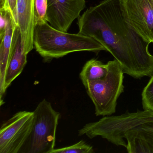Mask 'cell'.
Segmentation results:
<instances>
[{
	"label": "cell",
	"mask_w": 153,
	"mask_h": 153,
	"mask_svg": "<svg viewBox=\"0 0 153 153\" xmlns=\"http://www.w3.org/2000/svg\"><path fill=\"white\" fill-rule=\"evenodd\" d=\"M79 33L102 45L117 60L123 72L135 79L153 75L149 43L125 20L119 0H103L78 18Z\"/></svg>",
	"instance_id": "cell-1"
},
{
	"label": "cell",
	"mask_w": 153,
	"mask_h": 153,
	"mask_svg": "<svg viewBox=\"0 0 153 153\" xmlns=\"http://www.w3.org/2000/svg\"><path fill=\"white\" fill-rule=\"evenodd\" d=\"M33 42L36 51L46 61L76 52L97 53L106 51L102 45L92 37L79 33L71 34L60 31L48 23L36 25Z\"/></svg>",
	"instance_id": "cell-2"
},
{
	"label": "cell",
	"mask_w": 153,
	"mask_h": 153,
	"mask_svg": "<svg viewBox=\"0 0 153 153\" xmlns=\"http://www.w3.org/2000/svg\"><path fill=\"white\" fill-rule=\"evenodd\" d=\"M104 78L88 82L85 87L95 107L96 116H111L116 112L117 101L124 92V72L120 62L114 59L107 63Z\"/></svg>",
	"instance_id": "cell-3"
},
{
	"label": "cell",
	"mask_w": 153,
	"mask_h": 153,
	"mask_svg": "<svg viewBox=\"0 0 153 153\" xmlns=\"http://www.w3.org/2000/svg\"><path fill=\"white\" fill-rule=\"evenodd\" d=\"M32 131L19 153H51L54 149L60 113L45 99L33 111Z\"/></svg>",
	"instance_id": "cell-4"
},
{
	"label": "cell",
	"mask_w": 153,
	"mask_h": 153,
	"mask_svg": "<svg viewBox=\"0 0 153 153\" xmlns=\"http://www.w3.org/2000/svg\"><path fill=\"white\" fill-rule=\"evenodd\" d=\"M33 111H20L4 122L0 130V153H19L32 131Z\"/></svg>",
	"instance_id": "cell-5"
},
{
	"label": "cell",
	"mask_w": 153,
	"mask_h": 153,
	"mask_svg": "<svg viewBox=\"0 0 153 153\" xmlns=\"http://www.w3.org/2000/svg\"><path fill=\"white\" fill-rule=\"evenodd\" d=\"M127 23L145 41L153 43V7L151 0H119Z\"/></svg>",
	"instance_id": "cell-6"
},
{
	"label": "cell",
	"mask_w": 153,
	"mask_h": 153,
	"mask_svg": "<svg viewBox=\"0 0 153 153\" xmlns=\"http://www.w3.org/2000/svg\"><path fill=\"white\" fill-rule=\"evenodd\" d=\"M85 3V0H48V22L58 30L68 32L80 16Z\"/></svg>",
	"instance_id": "cell-7"
},
{
	"label": "cell",
	"mask_w": 153,
	"mask_h": 153,
	"mask_svg": "<svg viewBox=\"0 0 153 153\" xmlns=\"http://www.w3.org/2000/svg\"><path fill=\"white\" fill-rule=\"evenodd\" d=\"M15 23L19 28L25 51L28 54L33 49L36 26L34 0H17Z\"/></svg>",
	"instance_id": "cell-8"
},
{
	"label": "cell",
	"mask_w": 153,
	"mask_h": 153,
	"mask_svg": "<svg viewBox=\"0 0 153 153\" xmlns=\"http://www.w3.org/2000/svg\"><path fill=\"white\" fill-rule=\"evenodd\" d=\"M27 53L22 42L20 30L16 27L13 36V46L7 69L3 94L15 79L21 74L27 63Z\"/></svg>",
	"instance_id": "cell-9"
},
{
	"label": "cell",
	"mask_w": 153,
	"mask_h": 153,
	"mask_svg": "<svg viewBox=\"0 0 153 153\" xmlns=\"http://www.w3.org/2000/svg\"><path fill=\"white\" fill-rule=\"evenodd\" d=\"M16 25L14 23L10 13L7 11V25L5 34L0 39V96L1 105L2 97L7 69L9 63L13 46V36Z\"/></svg>",
	"instance_id": "cell-10"
},
{
	"label": "cell",
	"mask_w": 153,
	"mask_h": 153,
	"mask_svg": "<svg viewBox=\"0 0 153 153\" xmlns=\"http://www.w3.org/2000/svg\"><path fill=\"white\" fill-rule=\"evenodd\" d=\"M127 141L126 148L129 153H153V137L137 128L126 131L123 136Z\"/></svg>",
	"instance_id": "cell-11"
},
{
	"label": "cell",
	"mask_w": 153,
	"mask_h": 153,
	"mask_svg": "<svg viewBox=\"0 0 153 153\" xmlns=\"http://www.w3.org/2000/svg\"><path fill=\"white\" fill-rule=\"evenodd\" d=\"M107 70V63L104 64L96 59H91L84 65L79 74V78L85 87L88 82L104 78Z\"/></svg>",
	"instance_id": "cell-12"
},
{
	"label": "cell",
	"mask_w": 153,
	"mask_h": 153,
	"mask_svg": "<svg viewBox=\"0 0 153 153\" xmlns=\"http://www.w3.org/2000/svg\"><path fill=\"white\" fill-rule=\"evenodd\" d=\"M93 146L83 140L68 146L62 148L54 149L51 153H93Z\"/></svg>",
	"instance_id": "cell-13"
},
{
	"label": "cell",
	"mask_w": 153,
	"mask_h": 153,
	"mask_svg": "<svg viewBox=\"0 0 153 153\" xmlns=\"http://www.w3.org/2000/svg\"><path fill=\"white\" fill-rule=\"evenodd\" d=\"M34 4L36 25L48 23V0H34Z\"/></svg>",
	"instance_id": "cell-14"
},
{
	"label": "cell",
	"mask_w": 153,
	"mask_h": 153,
	"mask_svg": "<svg viewBox=\"0 0 153 153\" xmlns=\"http://www.w3.org/2000/svg\"><path fill=\"white\" fill-rule=\"evenodd\" d=\"M141 97L143 110L153 111V75L143 89Z\"/></svg>",
	"instance_id": "cell-15"
},
{
	"label": "cell",
	"mask_w": 153,
	"mask_h": 153,
	"mask_svg": "<svg viewBox=\"0 0 153 153\" xmlns=\"http://www.w3.org/2000/svg\"><path fill=\"white\" fill-rule=\"evenodd\" d=\"M17 2V0H5L4 7L3 8L6 11H9L10 13L14 23H15Z\"/></svg>",
	"instance_id": "cell-16"
},
{
	"label": "cell",
	"mask_w": 153,
	"mask_h": 153,
	"mask_svg": "<svg viewBox=\"0 0 153 153\" xmlns=\"http://www.w3.org/2000/svg\"><path fill=\"white\" fill-rule=\"evenodd\" d=\"M0 39L5 34L7 25V11L4 9H0Z\"/></svg>",
	"instance_id": "cell-17"
},
{
	"label": "cell",
	"mask_w": 153,
	"mask_h": 153,
	"mask_svg": "<svg viewBox=\"0 0 153 153\" xmlns=\"http://www.w3.org/2000/svg\"><path fill=\"white\" fill-rule=\"evenodd\" d=\"M134 128L141 130L153 137V121L143 123Z\"/></svg>",
	"instance_id": "cell-18"
},
{
	"label": "cell",
	"mask_w": 153,
	"mask_h": 153,
	"mask_svg": "<svg viewBox=\"0 0 153 153\" xmlns=\"http://www.w3.org/2000/svg\"><path fill=\"white\" fill-rule=\"evenodd\" d=\"M5 0H0V9H3L4 7Z\"/></svg>",
	"instance_id": "cell-19"
},
{
	"label": "cell",
	"mask_w": 153,
	"mask_h": 153,
	"mask_svg": "<svg viewBox=\"0 0 153 153\" xmlns=\"http://www.w3.org/2000/svg\"><path fill=\"white\" fill-rule=\"evenodd\" d=\"M151 2H152V5H153V0H151Z\"/></svg>",
	"instance_id": "cell-20"
}]
</instances>
